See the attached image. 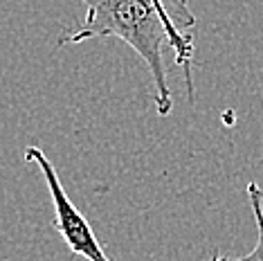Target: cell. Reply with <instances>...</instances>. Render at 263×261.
<instances>
[{
	"label": "cell",
	"mask_w": 263,
	"mask_h": 261,
	"mask_svg": "<svg viewBox=\"0 0 263 261\" xmlns=\"http://www.w3.org/2000/svg\"><path fill=\"white\" fill-rule=\"evenodd\" d=\"M86 16L79 27L70 29L59 41V47L77 45L90 39H119L146 63L155 84V110L166 117L173 108V97L166 81L164 47L176 54V63L184 68L189 97L194 95L189 68L194 57V39L189 29L196 16L189 0H79Z\"/></svg>",
	"instance_id": "6da1fadb"
},
{
	"label": "cell",
	"mask_w": 263,
	"mask_h": 261,
	"mask_svg": "<svg viewBox=\"0 0 263 261\" xmlns=\"http://www.w3.org/2000/svg\"><path fill=\"white\" fill-rule=\"evenodd\" d=\"M25 160L34 162L41 169V174L45 178V185L50 189V198L52 207H54V230L61 234V239L65 241V246L70 248V252L74 257H81L86 261H115L106 254L104 246L99 243L95 230L90 228L88 218L81 214V210L72 203V198L68 196V192L61 185L54 164L47 160L41 146H27L25 149Z\"/></svg>",
	"instance_id": "7a4b0ae2"
},
{
	"label": "cell",
	"mask_w": 263,
	"mask_h": 261,
	"mask_svg": "<svg viewBox=\"0 0 263 261\" xmlns=\"http://www.w3.org/2000/svg\"><path fill=\"white\" fill-rule=\"evenodd\" d=\"M248 198L252 205V216L256 223V246L243 257H225V254L216 252L209 261H263V194L256 182L248 185Z\"/></svg>",
	"instance_id": "3957f363"
}]
</instances>
